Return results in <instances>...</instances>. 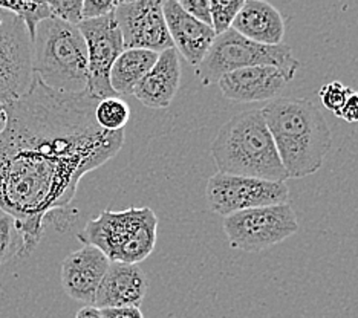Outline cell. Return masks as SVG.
I'll list each match as a JSON object with an SVG mask.
<instances>
[{"label":"cell","instance_id":"obj_1","mask_svg":"<svg viewBox=\"0 0 358 318\" xmlns=\"http://www.w3.org/2000/svg\"><path fill=\"white\" fill-rule=\"evenodd\" d=\"M99 100L48 87L34 75L29 91L6 106L0 135V210L15 219L17 257H27L43 238L46 224L66 230L80 179L115 158L124 130L108 132L95 121Z\"/></svg>","mask_w":358,"mask_h":318},{"label":"cell","instance_id":"obj_2","mask_svg":"<svg viewBox=\"0 0 358 318\" xmlns=\"http://www.w3.org/2000/svg\"><path fill=\"white\" fill-rule=\"evenodd\" d=\"M260 112L287 179L317 173L332 147L331 129L322 110L306 98H275Z\"/></svg>","mask_w":358,"mask_h":318},{"label":"cell","instance_id":"obj_3","mask_svg":"<svg viewBox=\"0 0 358 318\" xmlns=\"http://www.w3.org/2000/svg\"><path fill=\"white\" fill-rule=\"evenodd\" d=\"M219 173L287 182L278 149L260 110H247L219 129L211 144Z\"/></svg>","mask_w":358,"mask_h":318},{"label":"cell","instance_id":"obj_4","mask_svg":"<svg viewBox=\"0 0 358 318\" xmlns=\"http://www.w3.org/2000/svg\"><path fill=\"white\" fill-rule=\"evenodd\" d=\"M32 71L62 94H85L87 89V48L78 27L46 19L32 40Z\"/></svg>","mask_w":358,"mask_h":318},{"label":"cell","instance_id":"obj_5","mask_svg":"<svg viewBox=\"0 0 358 318\" xmlns=\"http://www.w3.org/2000/svg\"><path fill=\"white\" fill-rule=\"evenodd\" d=\"M158 217L149 207L121 211L104 210L89 220L77 239L99 248L110 262L138 265L157 245Z\"/></svg>","mask_w":358,"mask_h":318},{"label":"cell","instance_id":"obj_6","mask_svg":"<svg viewBox=\"0 0 358 318\" xmlns=\"http://www.w3.org/2000/svg\"><path fill=\"white\" fill-rule=\"evenodd\" d=\"M251 66H274L291 81L300 68V62L288 45H260L251 42L234 29H229L224 34L216 36L204 60L196 66V78L207 87L217 85L225 73Z\"/></svg>","mask_w":358,"mask_h":318},{"label":"cell","instance_id":"obj_7","mask_svg":"<svg viewBox=\"0 0 358 318\" xmlns=\"http://www.w3.org/2000/svg\"><path fill=\"white\" fill-rule=\"evenodd\" d=\"M224 231L231 248L259 252L294 236L299 231V222L289 203H280L227 216Z\"/></svg>","mask_w":358,"mask_h":318},{"label":"cell","instance_id":"obj_8","mask_svg":"<svg viewBox=\"0 0 358 318\" xmlns=\"http://www.w3.org/2000/svg\"><path fill=\"white\" fill-rule=\"evenodd\" d=\"M34 80L32 40L17 15L0 10V104L25 95Z\"/></svg>","mask_w":358,"mask_h":318},{"label":"cell","instance_id":"obj_9","mask_svg":"<svg viewBox=\"0 0 358 318\" xmlns=\"http://www.w3.org/2000/svg\"><path fill=\"white\" fill-rule=\"evenodd\" d=\"M207 202L213 213L227 217L251 208L288 203L287 182L215 173L207 184Z\"/></svg>","mask_w":358,"mask_h":318},{"label":"cell","instance_id":"obj_10","mask_svg":"<svg viewBox=\"0 0 358 318\" xmlns=\"http://www.w3.org/2000/svg\"><path fill=\"white\" fill-rule=\"evenodd\" d=\"M87 48V89L86 94L95 100L117 96L110 87V71L113 63L124 51L123 37L110 13L104 17L83 20L78 24Z\"/></svg>","mask_w":358,"mask_h":318},{"label":"cell","instance_id":"obj_11","mask_svg":"<svg viewBox=\"0 0 358 318\" xmlns=\"http://www.w3.org/2000/svg\"><path fill=\"white\" fill-rule=\"evenodd\" d=\"M113 14L124 49H148L159 54L173 48L161 0L118 2Z\"/></svg>","mask_w":358,"mask_h":318},{"label":"cell","instance_id":"obj_12","mask_svg":"<svg viewBox=\"0 0 358 318\" xmlns=\"http://www.w3.org/2000/svg\"><path fill=\"white\" fill-rule=\"evenodd\" d=\"M109 265L110 260L99 248L85 245L63 260L60 269L63 289L71 298L94 306L96 291Z\"/></svg>","mask_w":358,"mask_h":318},{"label":"cell","instance_id":"obj_13","mask_svg":"<svg viewBox=\"0 0 358 318\" xmlns=\"http://www.w3.org/2000/svg\"><path fill=\"white\" fill-rule=\"evenodd\" d=\"M288 80L274 66H251L225 73L217 81L227 100L234 103L273 101L280 95Z\"/></svg>","mask_w":358,"mask_h":318},{"label":"cell","instance_id":"obj_14","mask_svg":"<svg viewBox=\"0 0 358 318\" xmlns=\"http://www.w3.org/2000/svg\"><path fill=\"white\" fill-rule=\"evenodd\" d=\"M162 13L173 48L192 66L196 68L215 42L216 34L213 28L187 14L178 0H164Z\"/></svg>","mask_w":358,"mask_h":318},{"label":"cell","instance_id":"obj_15","mask_svg":"<svg viewBox=\"0 0 358 318\" xmlns=\"http://www.w3.org/2000/svg\"><path fill=\"white\" fill-rule=\"evenodd\" d=\"M149 289V280L138 265L110 262L96 291L94 306L96 309L138 306Z\"/></svg>","mask_w":358,"mask_h":318},{"label":"cell","instance_id":"obj_16","mask_svg":"<svg viewBox=\"0 0 358 318\" xmlns=\"http://www.w3.org/2000/svg\"><path fill=\"white\" fill-rule=\"evenodd\" d=\"M181 85V62L175 48L159 52L155 66L149 71L134 95L149 109H167L172 104Z\"/></svg>","mask_w":358,"mask_h":318},{"label":"cell","instance_id":"obj_17","mask_svg":"<svg viewBox=\"0 0 358 318\" xmlns=\"http://www.w3.org/2000/svg\"><path fill=\"white\" fill-rule=\"evenodd\" d=\"M231 29L251 42L275 46L283 43L285 19L271 3L264 0H248L236 15Z\"/></svg>","mask_w":358,"mask_h":318},{"label":"cell","instance_id":"obj_18","mask_svg":"<svg viewBox=\"0 0 358 318\" xmlns=\"http://www.w3.org/2000/svg\"><path fill=\"white\" fill-rule=\"evenodd\" d=\"M159 54L148 49H124L110 71V87L117 96L134 95L135 87L155 66Z\"/></svg>","mask_w":358,"mask_h":318},{"label":"cell","instance_id":"obj_19","mask_svg":"<svg viewBox=\"0 0 358 318\" xmlns=\"http://www.w3.org/2000/svg\"><path fill=\"white\" fill-rule=\"evenodd\" d=\"M130 118L129 104L120 96L104 98L95 108V121L101 129L108 132H120L124 130Z\"/></svg>","mask_w":358,"mask_h":318},{"label":"cell","instance_id":"obj_20","mask_svg":"<svg viewBox=\"0 0 358 318\" xmlns=\"http://www.w3.org/2000/svg\"><path fill=\"white\" fill-rule=\"evenodd\" d=\"M0 10L10 11L25 23L31 40H34L40 23L51 19L52 14L46 2H0Z\"/></svg>","mask_w":358,"mask_h":318},{"label":"cell","instance_id":"obj_21","mask_svg":"<svg viewBox=\"0 0 358 318\" xmlns=\"http://www.w3.org/2000/svg\"><path fill=\"white\" fill-rule=\"evenodd\" d=\"M20 236L15 226V219L0 210V265L6 263L13 256H19Z\"/></svg>","mask_w":358,"mask_h":318},{"label":"cell","instance_id":"obj_22","mask_svg":"<svg viewBox=\"0 0 358 318\" xmlns=\"http://www.w3.org/2000/svg\"><path fill=\"white\" fill-rule=\"evenodd\" d=\"M245 0H233V2H219V0H210V13H211V28L215 34H224L225 31L231 29V24L236 15Z\"/></svg>","mask_w":358,"mask_h":318},{"label":"cell","instance_id":"obj_23","mask_svg":"<svg viewBox=\"0 0 358 318\" xmlns=\"http://www.w3.org/2000/svg\"><path fill=\"white\" fill-rule=\"evenodd\" d=\"M46 3L50 6L54 19L74 24V27H78L83 22V15H81L83 0H50Z\"/></svg>","mask_w":358,"mask_h":318},{"label":"cell","instance_id":"obj_24","mask_svg":"<svg viewBox=\"0 0 358 318\" xmlns=\"http://www.w3.org/2000/svg\"><path fill=\"white\" fill-rule=\"evenodd\" d=\"M352 89L345 86L340 81H331V83L324 85L320 91H319V98L323 104L324 109L331 110L334 115L343 108V104L346 103L348 96L351 95Z\"/></svg>","mask_w":358,"mask_h":318},{"label":"cell","instance_id":"obj_25","mask_svg":"<svg viewBox=\"0 0 358 318\" xmlns=\"http://www.w3.org/2000/svg\"><path fill=\"white\" fill-rule=\"evenodd\" d=\"M118 2H108V0H85L83 2V20L100 19L115 11Z\"/></svg>","mask_w":358,"mask_h":318},{"label":"cell","instance_id":"obj_26","mask_svg":"<svg viewBox=\"0 0 358 318\" xmlns=\"http://www.w3.org/2000/svg\"><path fill=\"white\" fill-rule=\"evenodd\" d=\"M178 2L187 14H190L192 17L207 24V27H211L210 0H178Z\"/></svg>","mask_w":358,"mask_h":318},{"label":"cell","instance_id":"obj_27","mask_svg":"<svg viewBox=\"0 0 358 318\" xmlns=\"http://www.w3.org/2000/svg\"><path fill=\"white\" fill-rule=\"evenodd\" d=\"M336 117L345 120L346 122H351V124L352 122H358V91L351 92L343 108L336 113Z\"/></svg>","mask_w":358,"mask_h":318},{"label":"cell","instance_id":"obj_28","mask_svg":"<svg viewBox=\"0 0 358 318\" xmlns=\"http://www.w3.org/2000/svg\"><path fill=\"white\" fill-rule=\"evenodd\" d=\"M103 318H144L141 309L138 306H124V308H108L100 309Z\"/></svg>","mask_w":358,"mask_h":318},{"label":"cell","instance_id":"obj_29","mask_svg":"<svg viewBox=\"0 0 358 318\" xmlns=\"http://www.w3.org/2000/svg\"><path fill=\"white\" fill-rule=\"evenodd\" d=\"M76 318H103L100 309H96L95 306H83L77 312Z\"/></svg>","mask_w":358,"mask_h":318},{"label":"cell","instance_id":"obj_30","mask_svg":"<svg viewBox=\"0 0 358 318\" xmlns=\"http://www.w3.org/2000/svg\"><path fill=\"white\" fill-rule=\"evenodd\" d=\"M8 126V110L5 104H0V135L5 132Z\"/></svg>","mask_w":358,"mask_h":318}]
</instances>
